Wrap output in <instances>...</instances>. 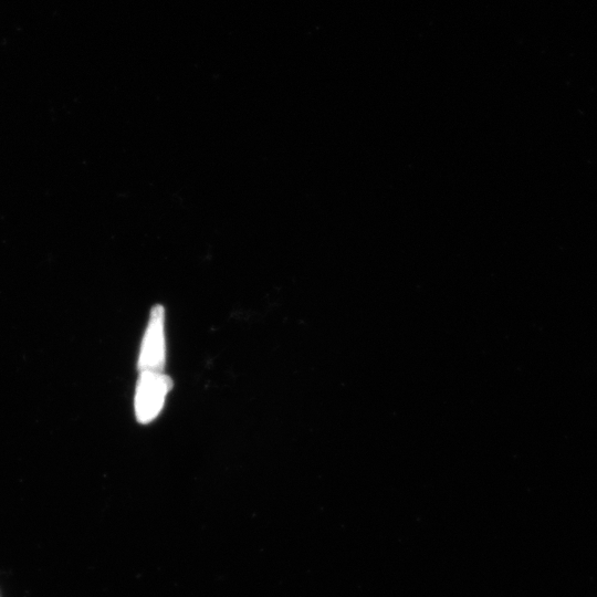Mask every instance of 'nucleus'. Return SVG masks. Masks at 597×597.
Masks as SVG:
<instances>
[{"label": "nucleus", "mask_w": 597, "mask_h": 597, "mask_svg": "<svg viewBox=\"0 0 597 597\" xmlns=\"http://www.w3.org/2000/svg\"><path fill=\"white\" fill-rule=\"evenodd\" d=\"M171 389L172 381L169 376L142 372L135 396V413L140 423H150L159 415Z\"/></svg>", "instance_id": "1"}, {"label": "nucleus", "mask_w": 597, "mask_h": 597, "mask_svg": "<svg viewBox=\"0 0 597 597\" xmlns=\"http://www.w3.org/2000/svg\"><path fill=\"white\" fill-rule=\"evenodd\" d=\"M164 308L156 306L151 313L139 361L141 372L162 373L165 365Z\"/></svg>", "instance_id": "2"}]
</instances>
